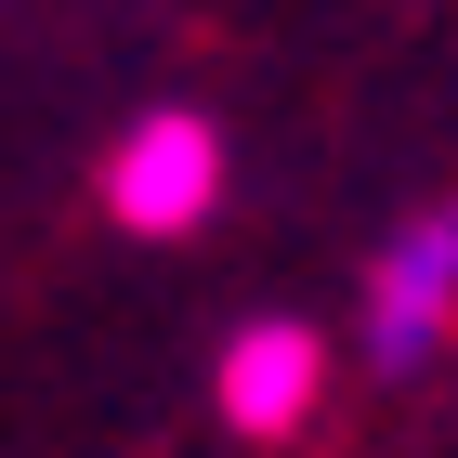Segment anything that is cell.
<instances>
[{"label":"cell","mask_w":458,"mask_h":458,"mask_svg":"<svg viewBox=\"0 0 458 458\" xmlns=\"http://www.w3.org/2000/svg\"><path fill=\"white\" fill-rule=\"evenodd\" d=\"M210 197H223V131L197 106H157V118H131L118 131V157H106V210L131 223V236H197L210 223Z\"/></svg>","instance_id":"6da1fadb"},{"label":"cell","mask_w":458,"mask_h":458,"mask_svg":"<svg viewBox=\"0 0 458 458\" xmlns=\"http://www.w3.org/2000/svg\"><path fill=\"white\" fill-rule=\"evenodd\" d=\"M445 315H458V210H420L380 249V276H367V367H380V380L432 367Z\"/></svg>","instance_id":"7a4b0ae2"},{"label":"cell","mask_w":458,"mask_h":458,"mask_svg":"<svg viewBox=\"0 0 458 458\" xmlns=\"http://www.w3.org/2000/svg\"><path fill=\"white\" fill-rule=\"evenodd\" d=\"M315 393H327V341H315L301 315H262V327L223 341V420H236V432L276 445V432L315 420Z\"/></svg>","instance_id":"3957f363"}]
</instances>
